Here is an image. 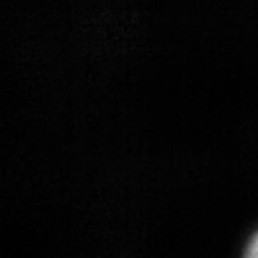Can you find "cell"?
Masks as SVG:
<instances>
[{
	"mask_svg": "<svg viewBox=\"0 0 258 258\" xmlns=\"http://www.w3.org/2000/svg\"><path fill=\"white\" fill-rule=\"evenodd\" d=\"M246 255L253 256V258H258V236H256L253 241H251V245H250L248 251H246Z\"/></svg>",
	"mask_w": 258,
	"mask_h": 258,
	"instance_id": "cell-1",
	"label": "cell"
}]
</instances>
